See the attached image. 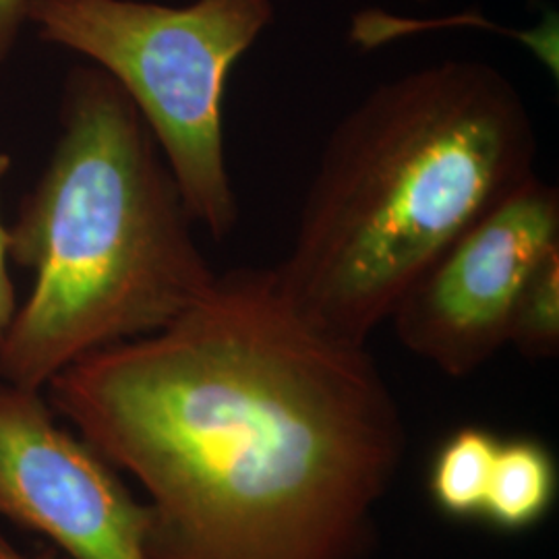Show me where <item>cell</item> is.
Instances as JSON below:
<instances>
[{
  "label": "cell",
  "mask_w": 559,
  "mask_h": 559,
  "mask_svg": "<svg viewBox=\"0 0 559 559\" xmlns=\"http://www.w3.org/2000/svg\"><path fill=\"white\" fill-rule=\"evenodd\" d=\"M150 510V559H365L406 427L367 346L235 267L173 323L46 385Z\"/></svg>",
  "instance_id": "6da1fadb"
},
{
  "label": "cell",
  "mask_w": 559,
  "mask_h": 559,
  "mask_svg": "<svg viewBox=\"0 0 559 559\" xmlns=\"http://www.w3.org/2000/svg\"><path fill=\"white\" fill-rule=\"evenodd\" d=\"M537 154L519 87L487 62L383 81L325 140L280 290L328 336L367 346L425 270L537 175Z\"/></svg>",
  "instance_id": "7a4b0ae2"
},
{
  "label": "cell",
  "mask_w": 559,
  "mask_h": 559,
  "mask_svg": "<svg viewBox=\"0 0 559 559\" xmlns=\"http://www.w3.org/2000/svg\"><path fill=\"white\" fill-rule=\"evenodd\" d=\"M0 519L64 559H150V510L119 471L64 429L40 390L0 380Z\"/></svg>",
  "instance_id": "8992f818"
},
{
  "label": "cell",
  "mask_w": 559,
  "mask_h": 559,
  "mask_svg": "<svg viewBox=\"0 0 559 559\" xmlns=\"http://www.w3.org/2000/svg\"><path fill=\"white\" fill-rule=\"evenodd\" d=\"M558 496V466L533 438L500 440L480 519L503 533H522L545 519Z\"/></svg>",
  "instance_id": "52a82bcc"
},
{
  "label": "cell",
  "mask_w": 559,
  "mask_h": 559,
  "mask_svg": "<svg viewBox=\"0 0 559 559\" xmlns=\"http://www.w3.org/2000/svg\"><path fill=\"white\" fill-rule=\"evenodd\" d=\"M9 168H11V156L0 152V182L9 173ZM7 258H9V230L2 226V221H0V346L7 338L11 323L17 313L15 290H13V282L9 278V270H7Z\"/></svg>",
  "instance_id": "30bf717a"
},
{
  "label": "cell",
  "mask_w": 559,
  "mask_h": 559,
  "mask_svg": "<svg viewBox=\"0 0 559 559\" xmlns=\"http://www.w3.org/2000/svg\"><path fill=\"white\" fill-rule=\"evenodd\" d=\"M0 559H59L55 554H41L38 558H27V556H23L20 549H15L9 540L4 539L2 535H0Z\"/></svg>",
  "instance_id": "7c38bea8"
},
{
  "label": "cell",
  "mask_w": 559,
  "mask_h": 559,
  "mask_svg": "<svg viewBox=\"0 0 559 559\" xmlns=\"http://www.w3.org/2000/svg\"><path fill=\"white\" fill-rule=\"evenodd\" d=\"M500 438L466 425L441 441L429 468V496L448 519H480Z\"/></svg>",
  "instance_id": "ba28073f"
},
{
  "label": "cell",
  "mask_w": 559,
  "mask_h": 559,
  "mask_svg": "<svg viewBox=\"0 0 559 559\" xmlns=\"http://www.w3.org/2000/svg\"><path fill=\"white\" fill-rule=\"evenodd\" d=\"M559 247V193L533 175L471 224L392 313L400 344L462 380L508 346L510 321L539 261Z\"/></svg>",
  "instance_id": "5b68a950"
},
{
  "label": "cell",
  "mask_w": 559,
  "mask_h": 559,
  "mask_svg": "<svg viewBox=\"0 0 559 559\" xmlns=\"http://www.w3.org/2000/svg\"><path fill=\"white\" fill-rule=\"evenodd\" d=\"M29 0H0V64L7 62L27 21Z\"/></svg>",
  "instance_id": "8fae6325"
},
{
  "label": "cell",
  "mask_w": 559,
  "mask_h": 559,
  "mask_svg": "<svg viewBox=\"0 0 559 559\" xmlns=\"http://www.w3.org/2000/svg\"><path fill=\"white\" fill-rule=\"evenodd\" d=\"M60 124L9 228V255L36 282L0 346V380L40 392L83 357L166 328L218 278L158 141L117 81L73 69Z\"/></svg>",
  "instance_id": "3957f363"
},
{
  "label": "cell",
  "mask_w": 559,
  "mask_h": 559,
  "mask_svg": "<svg viewBox=\"0 0 559 559\" xmlns=\"http://www.w3.org/2000/svg\"><path fill=\"white\" fill-rule=\"evenodd\" d=\"M508 344L528 360H549L559 350V247L549 251L520 290Z\"/></svg>",
  "instance_id": "9c48e42d"
},
{
  "label": "cell",
  "mask_w": 559,
  "mask_h": 559,
  "mask_svg": "<svg viewBox=\"0 0 559 559\" xmlns=\"http://www.w3.org/2000/svg\"><path fill=\"white\" fill-rule=\"evenodd\" d=\"M41 40L94 60L119 83L158 141L193 221L216 240L239 226L226 166L230 71L274 21V0H29Z\"/></svg>",
  "instance_id": "277c9868"
}]
</instances>
